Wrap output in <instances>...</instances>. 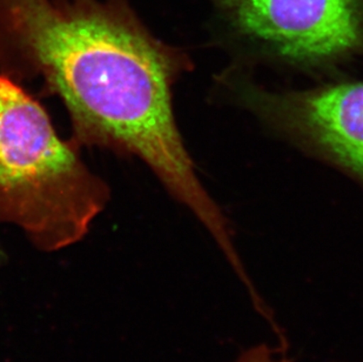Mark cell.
<instances>
[{"label": "cell", "mask_w": 363, "mask_h": 362, "mask_svg": "<svg viewBox=\"0 0 363 362\" xmlns=\"http://www.w3.org/2000/svg\"><path fill=\"white\" fill-rule=\"evenodd\" d=\"M189 69L130 0H0V73L60 100L82 148L143 161L228 251L230 226L196 177L173 111V86Z\"/></svg>", "instance_id": "obj_1"}, {"label": "cell", "mask_w": 363, "mask_h": 362, "mask_svg": "<svg viewBox=\"0 0 363 362\" xmlns=\"http://www.w3.org/2000/svg\"><path fill=\"white\" fill-rule=\"evenodd\" d=\"M82 150L35 96L0 73V225L46 253L82 241L112 199Z\"/></svg>", "instance_id": "obj_2"}, {"label": "cell", "mask_w": 363, "mask_h": 362, "mask_svg": "<svg viewBox=\"0 0 363 362\" xmlns=\"http://www.w3.org/2000/svg\"><path fill=\"white\" fill-rule=\"evenodd\" d=\"M243 40L300 69L363 55V0H212Z\"/></svg>", "instance_id": "obj_3"}, {"label": "cell", "mask_w": 363, "mask_h": 362, "mask_svg": "<svg viewBox=\"0 0 363 362\" xmlns=\"http://www.w3.org/2000/svg\"><path fill=\"white\" fill-rule=\"evenodd\" d=\"M228 86L264 123L363 185V82L288 92L235 78Z\"/></svg>", "instance_id": "obj_4"}, {"label": "cell", "mask_w": 363, "mask_h": 362, "mask_svg": "<svg viewBox=\"0 0 363 362\" xmlns=\"http://www.w3.org/2000/svg\"><path fill=\"white\" fill-rule=\"evenodd\" d=\"M235 362H291V360L286 356V349H271L261 344L243 351Z\"/></svg>", "instance_id": "obj_5"}, {"label": "cell", "mask_w": 363, "mask_h": 362, "mask_svg": "<svg viewBox=\"0 0 363 362\" xmlns=\"http://www.w3.org/2000/svg\"><path fill=\"white\" fill-rule=\"evenodd\" d=\"M4 258H5V253H4L3 247H1V243H0V266L3 265Z\"/></svg>", "instance_id": "obj_6"}]
</instances>
